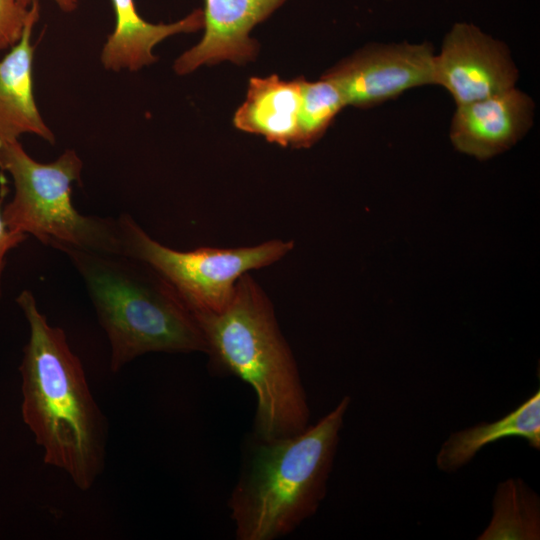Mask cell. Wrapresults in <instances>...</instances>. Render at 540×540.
Returning a JSON list of instances; mask_svg holds the SVG:
<instances>
[{
	"label": "cell",
	"instance_id": "3",
	"mask_svg": "<svg viewBox=\"0 0 540 540\" xmlns=\"http://www.w3.org/2000/svg\"><path fill=\"white\" fill-rule=\"evenodd\" d=\"M215 364L250 385L256 396L253 435H295L310 424V408L294 356L272 306L248 275L219 312L193 314Z\"/></svg>",
	"mask_w": 540,
	"mask_h": 540
},
{
	"label": "cell",
	"instance_id": "11",
	"mask_svg": "<svg viewBox=\"0 0 540 540\" xmlns=\"http://www.w3.org/2000/svg\"><path fill=\"white\" fill-rule=\"evenodd\" d=\"M39 15V1L35 0L20 39L0 59V142L18 141L23 134H33L55 143L54 133L42 118L33 94L32 31Z\"/></svg>",
	"mask_w": 540,
	"mask_h": 540
},
{
	"label": "cell",
	"instance_id": "15",
	"mask_svg": "<svg viewBox=\"0 0 540 540\" xmlns=\"http://www.w3.org/2000/svg\"><path fill=\"white\" fill-rule=\"evenodd\" d=\"M492 518L479 540L540 539V499L522 480L500 482L492 502Z\"/></svg>",
	"mask_w": 540,
	"mask_h": 540
},
{
	"label": "cell",
	"instance_id": "12",
	"mask_svg": "<svg viewBox=\"0 0 540 540\" xmlns=\"http://www.w3.org/2000/svg\"><path fill=\"white\" fill-rule=\"evenodd\" d=\"M111 1L115 26L100 54V62L108 71H138L157 61L153 48L158 43L175 34L195 32L204 25L201 9L174 23L153 24L139 15L134 0Z\"/></svg>",
	"mask_w": 540,
	"mask_h": 540
},
{
	"label": "cell",
	"instance_id": "9",
	"mask_svg": "<svg viewBox=\"0 0 540 540\" xmlns=\"http://www.w3.org/2000/svg\"><path fill=\"white\" fill-rule=\"evenodd\" d=\"M534 102L515 87L457 106L450 139L454 147L480 160L491 158L518 142L530 129Z\"/></svg>",
	"mask_w": 540,
	"mask_h": 540
},
{
	"label": "cell",
	"instance_id": "6",
	"mask_svg": "<svg viewBox=\"0 0 540 540\" xmlns=\"http://www.w3.org/2000/svg\"><path fill=\"white\" fill-rule=\"evenodd\" d=\"M117 219L122 255L150 266L193 314L219 312L243 275L279 261L293 248L291 241L271 240L250 247L178 251L154 240L130 215Z\"/></svg>",
	"mask_w": 540,
	"mask_h": 540
},
{
	"label": "cell",
	"instance_id": "19",
	"mask_svg": "<svg viewBox=\"0 0 540 540\" xmlns=\"http://www.w3.org/2000/svg\"><path fill=\"white\" fill-rule=\"evenodd\" d=\"M33 1L35 0H18V2L25 8H29ZM53 1L65 13H71L75 11L79 4V0H53Z\"/></svg>",
	"mask_w": 540,
	"mask_h": 540
},
{
	"label": "cell",
	"instance_id": "17",
	"mask_svg": "<svg viewBox=\"0 0 540 540\" xmlns=\"http://www.w3.org/2000/svg\"><path fill=\"white\" fill-rule=\"evenodd\" d=\"M29 8L18 0H0V51L11 48L20 39Z\"/></svg>",
	"mask_w": 540,
	"mask_h": 540
},
{
	"label": "cell",
	"instance_id": "2",
	"mask_svg": "<svg viewBox=\"0 0 540 540\" xmlns=\"http://www.w3.org/2000/svg\"><path fill=\"white\" fill-rule=\"evenodd\" d=\"M351 403L344 396L295 435L248 441L228 507L238 540H275L313 516L324 500Z\"/></svg>",
	"mask_w": 540,
	"mask_h": 540
},
{
	"label": "cell",
	"instance_id": "10",
	"mask_svg": "<svg viewBox=\"0 0 540 540\" xmlns=\"http://www.w3.org/2000/svg\"><path fill=\"white\" fill-rule=\"evenodd\" d=\"M287 0H205L201 41L174 62L178 75L193 72L203 64L229 60L237 64L251 61L257 53L252 28L268 18Z\"/></svg>",
	"mask_w": 540,
	"mask_h": 540
},
{
	"label": "cell",
	"instance_id": "16",
	"mask_svg": "<svg viewBox=\"0 0 540 540\" xmlns=\"http://www.w3.org/2000/svg\"><path fill=\"white\" fill-rule=\"evenodd\" d=\"M345 106L341 93L330 81L303 79L295 147H309L315 143Z\"/></svg>",
	"mask_w": 540,
	"mask_h": 540
},
{
	"label": "cell",
	"instance_id": "8",
	"mask_svg": "<svg viewBox=\"0 0 540 540\" xmlns=\"http://www.w3.org/2000/svg\"><path fill=\"white\" fill-rule=\"evenodd\" d=\"M517 79L507 47L472 24H455L435 54L434 85L444 87L456 106L511 89Z\"/></svg>",
	"mask_w": 540,
	"mask_h": 540
},
{
	"label": "cell",
	"instance_id": "13",
	"mask_svg": "<svg viewBox=\"0 0 540 540\" xmlns=\"http://www.w3.org/2000/svg\"><path fill=\"white\" fill-rule=\"evenodd\" d=\"M303 77L285 81L277 75L252 77L244 103L235 112L236 128L269 142L295 147Z\"/></svg>",
	"mask_w": 540,
	"mask_h": 540
},
{
	"label": "cell",
	"instance_id": "18",
	"mask_svg": "<svg viewBox=\"0 0 540 540\" xmlns=\"http://www.w3.org/2000/svg\"><path fill=\"white\" fill-rule=\"evenodd\" d=\"M6 187L2 185L0 195V298L2 296V276L6 265L7 253L18 247L26 240L27 235L11 230L6 225L2 216V201L5 197Z\"/></svg>",
	"mask_w": 540,
	"mask_h": 540
},
{
	"label": "cell",
	"instance_id": "5",
	"mask_svg": "<svg viewBox=\"0 0 540 540\" xmlns=\"http://www.w3.org/2000/svg\"><path fill=\"white\" fill-rule=\"evenodd\" d=\"M82 168L73 149L53 162L40 163L19 140L0 142V169L14 184L12 200L2 207L8 228L59 251L122 254L118 219L83 215L72 203V184L80 181Z\"/></svg>",
	"mask_w": 540,
	"mask_h": 540
},
{
	"label": "cell",
	"instance_id": "4",
	"mask_svg": "<svg viewBox=\"0 0 540 540\" xmlns=\"http://www.w3.org/2000/svg\"><path fill=\"white\" fill-rule=\"evenodd\" d=\"M84 281L117 372L150 352H207L193 313L150 266L114 253L64 249Z\"/></svg>",
	"mask_w": 540,
	"mask_h": 540
},
{
	"label": "cell",
	"instance_id": "1",
	"mask_svg": "<svg viewBox=\"0 0 540 540\" xmlns=\"http://www.w3.org/2000/svg\"><path fill=\"white\" fill-rule=\"evenodd\" d=\"M16 302L30 330L19 368L23 420L42 447L44 462L88 490L104 463V417L65 332L49 324L31 291L23 290Z\"/></svg>",
	"mask_w": 540,
	"mask_h": 540
},
{
	"label": "cell",
	"instance_id": "14",
	"mask_svg": "<svg viewBox=\"0 0 540 540\" xmlns=\"http://www.w3.org/2000/svg\"><path fill=\"white\" fill-rule=\"evenodd\" d=\"M507 437H521L531 448L540 449L539 390L496 421L482 422L451 433L436 455L437 468L445 473L456 472L486 445Z\"/></svg>",
	"mask_w": 540,
	"mask_h": 540
},
{
	"label": "cell",
	"instance_id": "7",
	"mask_svg": "<svg viewBox=\"0 0 540 540\" xmlns=\"http://www.w3.org/2000/svg\"><path fill=\"white\" fill-rule=\"evenodd\" d=\"M435 53L430 43L372 44L329 69L346 106L370 108L406 90L434 85Z\"/></svg>",
	"mask_w": 540,
	"mask_h": 540
}]
</instances>
